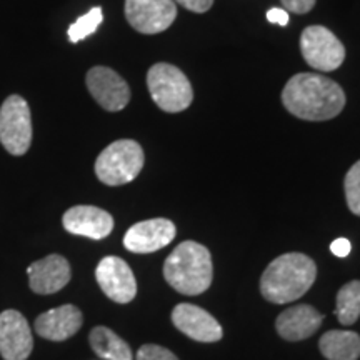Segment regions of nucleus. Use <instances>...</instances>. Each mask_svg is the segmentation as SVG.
<instances>
[{
    "instance_id": "obj_3",
    "label": "nucleus",
    "mask_w": 360,
    "mask_h": 360,
    "mask_svg": "<svg viewBox=\"0 0 360 360\" xmlns=\"http://www.w3.org/2000/svg\"><path fill=\"white\" fill-rule=\"evenodd\" d=\"M164 277L179 294H204L214 277L212 255L202 244L193 240L182 242L164 262Z\"/></svg>"
},
{
    "instance_id": "obj_7",
    "label": "nucleus",
    "mask_w": 360,
    "mask_h": 360,
    "mask_svg": "<svg viewBox=\"0 0 360 360\" xmlns=\"http://www.w3.org/2000/svg\"><path fill=\"white\" fill-rule=\"evenodd\" d=\"M304 60L315 70H337L345 60V47L337 35L323 25H310L300 35Z\"/></svg>"
},
{
    "instance_id": "obj_9",
    "label": "nucleus",
    "mask_w": 360,
    "mask_h": 360,
    "mask_svg": "<svg viewBox=\"0 0 360 360\" xmlns=\"http://www.w3.org/2000/svg\"><path fill=\"white\" fill-rule=\"evenodd\" d=\"M96 278L103 294L117 304L132 302L137 295V281L124 259L109 255L98 262Z\"/></svg>"
},
{
    "instance_id": "obj_10",
    "label": "nucleus",
    "mask_w": 360,
    "mask_h": 360,
    "mask_svg": "<svg viewBox=\"0 0 360 360\" xmlns=\"http://www.w3.org/2000/svg\"><path fill=\"white\" fill-rule=\"evenodd\" d=\"M87 89L102 109L119 112L130 102V87L125 80L109 67H92L87 72Z\"/></svg>"
},
{
    "instance_id": "obj_4",
    "label": "nucleus",
    "mask_w": 360,
    "mask_h": 360,
    "mask_svg": "<svg viewBox=\"0 0 360 360\" xmlns=\"http://www.w3.org/2000/svg\"><path fill=\"white\" fill-rule=\"evenodd\" d=\"M146 155L141 143L130 139H122L101 152L96 160V174L102 184L110 187L132 182L142 172Z\"/></svg>"
},
{
    "instance_id": "obj_21",
    "label": "nucleus",
    "mask_w": 360,
    "mask_h": 360,
    "mask_svg": "<svg viewBox=\"0 0 360 360\" xmlns=\"http://www.w3.org/2000/svg\"><path fill=\"white\" fill-rule=\"evenodd\" d=\"M103 13L101 7H94L92 11L85 13V15L79 17L77 20L74 22L69 27V40L72 44H77L80 40L87 39L89 35H92L98 29V25L102 24Z\"/></svg>"
},
{
    "instance_id": "obj_24",
    "label": "nucleus",
    "mask_w": 360,
    "mask_h": 360,
    "mask_svg": "<svg viewBox=\"0 0 360 360\" xmlns=\"http://www.w3.org/2000/svg\"><path fill=\"white\" fill-rule=\"evenodd\" d=\"M283 11L295 13H307L315 7L317 0H281Z\"/></svg>"
},
{
    "instance_id": "obj_20",
    "label": "nucleus",
    "mask_w": 360,
    "mask_h": 360,
    "mask_svg": "<svg viewBox=\"0 0 360 360\" xmlns=\"http://www.w3.org/2000/svg\"><path fill=\"white\" fill-rule=\"evenodd\" d=\"M335 315L342 326H352L360 317V281L345 283L337 294Z\"/></svg>"
},
{
    "instance_id": "obj_16",
    "label": "nucleus",
    "mask_w": 360,
    "mask_h": 360,
    "mask_svg": "<svg viewBox=\"0 0 360 360\" xmlns=\"http://www.w3.org/2000/svg\"><path fill=\"white\" fill-rule=\"evenodd\" d=\"M84 323V315L72 304L60 305L40 314L34 322L35 332L45 340L64 342L74 337Z\"/></svg>"
},
{
    "instance_id": "obj_26",
    "label": "nucleus",
    "mask_w": 360,
    "mask_h": 360,
    "mask_svg": "<svg viewBox=\"0 0 360 360\" xmlns=\"http://www.w3.org/2000/svg\"><path fill=\"white\" fill-rule=\"evenodd\" d=\"M330 250L332 254L337 255V257H347L350 250H352V245H350L347 238H337V240L330 244Z\"/></svg>"
},
{
    "instance_id": "obj_22",
    "label": "nucleus",
    "mask_w": 360,
    "mask_h": 360,
    "mask_svg": "<svg viewBox=\"0 0 360 360\" xmlns=\"http://www.w3.org/2000/svg\"><path fill=\"white\" fill-rule=\"evenodd\" d=\"M344 191L350 212L360 217V160L355 162L345 175Z\"/></svg>"
},
{
    "instance_id": "obj_18",
    "label": "nucleus",
    "mask_w": 360,
    "mask_h": 360,
    "mask_svg": "<svg viewBox=\"0 0 360 360\" xmlns=\"http://www.w3.org/2000/svg\"><path fill=\"white\" fill-rule=\"evenodd\" d=\"M319 349L327 360H357L360 335L350 330H328L319 340Z\"/></svg>"
},
{
    "instance_id": "obj_6",
    "label": "nucleus",
    "mask_w": 360,
    "mask_h": 360,
    "mask_svg": "<svg viewBox=\"0 0 360 360\" xmlns=\"http://www.w3.org/2000/svg\"><path fill=\"white\" fill-rule=\"evenodd\" d=\"M0 143L15 157L29 152L32 143V117L24 97H7L0 107Z\"/></svg>"
},
{
    "instance_id": "obj_25",
    "label": "nucleus",
    "mask_w": 360,
    "mask_h": 360,
    "mask_svg": "<svg viewBox=\"0 0 360 360\" xmlns=\"http://www.w3.org/2000/svg\"><path fill=\"white\" fill-rule=\"evenodd\" d=\"M174 2L195 13H204L214 6V0H174Z\"/></svg>"
},
{
    "instance_id": "obj_15",
    "label": "nucleus",
    "mask_w": 360,
    "mask_h": 360,
    "mask_svg": "<svg viewBox=\"0 0 360 360\" xmlns=\"http://www.w3.org/2000/svg\"><path fill=\"white\" fill-rule=\"evenodd\" d=\"M64 229L74 236L102 240L114 231V219L107 210L94 205H75L62 217Z\"/></svg>"
},
{
    "instance_id": "obj_19",
    "label": "nucleus",
    "mask_w": 360,
    "mask_h": 360,
    "mask_svg": "<svg viewBox=\"0 0 360 360\" xmlns=\"http://www.w3.org/2000/svg\"><path fill=\"white\" fill-rule=\"evenodd\" d=\"M90 347L101 359L105 360H134L129 344L120 339L109 327H94L89 334Z\"/></svg>"
},
{
    "instance_id": "obj_27",
    "label": "nucleus",
    "mask_w": 360,
    "mask_h": 360,
    "mask_svg": "<svg viewBox=\"0 0 360 360\" xmlns=\"http://www.w3.org/2000/svg\"><path fill=\"white\" fill-rule=\"evenodd\" d=\"M267 20L272 22V24L285 27L289 24V12L283 11V8H270L267 12Z\"/></svg>"
},
{
    "instance_id": "obj_1",
    "label": "nucleus",
    "mask_w": 360,
    "mask_h": 360,
    "mask_svg": "<svg viewBox=\"0 0 360 360\" xmlns=\"http://www.w3.org/2000/svg\"><path fill=\"white\" fill-rule=\"evenodd\" d=\"M282 103L297 119L323 122L344 110L345 94L335 80L319 74H297L282 90Z\"/></svg>"
},
{
    "instance_id": "obj_12",
    "label": "nucleus",
    "mask_w": 360,
    "mask_h": 360,
    "mask_svg": "<svg viewBox=\"0 0 360 360\" xmlns=\"http://www.w3.org/2000/svg\"><path fill=\"white\" fill-rule=\"evenodd\" d=\"M177 229L169 219H150L134 224L125 232L124 247L134 254H152L164 249L175 238Z\"/></svg>"
},
{
    "instance_id": "obj_8",
    "label": "nucleus",
    "mask_w": 360,
    "mask_h": 360,
    "mask_svg": "<svg viewBox=\"0 0 360 360\" xmlns=\"http://www.w3.org/2000/svg\"><path fill=\"white\" fill-rule=\"evenodd\" d=\"M125 19L137 32L160 34L177 19V6L174 0H125Z\"/></svg>"
},
{
    "instance_id": "obj_2",
    "label": "nucleus",
    "mask_w": 360,
    "mask_h": 360,
    "mask_svg": "<svg viewBox=\"0 0 360 360\" xmlns=\"http://www.w3.org/2000/svg\"><path fill=\"white\" fill-rule=\"evenodd\" d=\"M317 265L309 255L290 252L269 264L260 278V292L272 304H290L314 285Z\"/></svg>"
},
{
    "instance_id": "obj_13",
    "label": "nucleus",
    "mask_w": 360,
    "mask_h": 360,
    "mask_svg": "<svg viewBox=\"0 0 360 360\" xmlns=\"http://www.w3.org/2000/svg\"><path fill=\"white\" fill-rule=\"evenodd\" d=\"M30 290L39 295H51L62 290L70 282L72 270L69 260L58 254L35 260L27 267Z\"/></svg>"
},
{
    "instance_id": "obj_14",
    "label": "nucleus",
    "mask_w": 360,
    "mask_h": 360,
    "mask_svg": "<svg viewBox=\"0 0 360 360\" xmlns=\"http://www.w3.org/2000/svg\"><path fill=\"white\" fill-rule=\"evenodd\" d=\"M172 323L182 334L197 342H219L222 339V327L217 319L207 310L192 304H179L172 310Z\"/></svg>"
},
{
    "instance_id": "obj_5",
    "label": "nucleus",
    "mask_w": 360,
    "mask_h": 360,
    "mask_svg": "<svg viewBox=\"0 0 360 360\" xmlns=\"http://www.w3.org/2000/svg\"><path fill=\"white\" fill-rule=\"evenodd\" d=\"M147 87L160 110L177 114L188 109L193 101V90L187 75L172 64H155L147 72Z\"/></svg>"
},
{
    "instance_id": "obj_23",
    "label": "nucleus",
    "mask_w": 360,
    "mask_h": 360,
    "mask_svg": "<svg viewBox=\"0 0 360 360\" xmlns=\"http://www.w3.org/2000/svg\"><path fill=\"white\" fill-rule=\"evenodd\" d=\"M135 360H179L177 355L169 349L160 347L155 344H146L139 349Z\"/></svg>"
},
{
    "instance_id": "obj_11",
    "label": "nucleus",
    "mask_w": 360,
    "mask_h": 360,
    "mask_svg": "<svg viewBox=\"0 0 360 360\" xmlns=\"http://www.w3.org/2000/svg\"><path fill=\"white\" fill-rule=\"evenodd\" d=\"M34 349V335L29 322L19 310L0 314V355L4 360H27Z\"/></svg>"
},
{
    "instance_id": "obj_17",
    "label": "nucleus",
    "mask_w": 360,
    "mask_h": 360,
    "mask_svg": "<svg viewBox=\"0 0 360 360\" xmlns=\"http://www.w3.org/2000/svg\"><path fill=\"white\" fill-rule=\"evenodd\" d=\"M322 322L323 315L317 309L300 304L283 310L277 317L276 328L282 339L299 342L312 337L322 326Z\"/></svg>"
}]
</instances>
